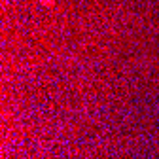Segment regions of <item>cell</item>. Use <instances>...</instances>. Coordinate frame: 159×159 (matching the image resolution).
<instances>
[{
    "label": "cell",
    "mask_w": 159,
    "mask_h": 159,
    "mask_svg": "<svg viewBox=\"0 0 159 159\" xmlns=\"http://www.w3.org/2000/svg\"><path fill=\"white\" fill-rule=\"evenodd\" d=\"M42 2H44V4H49V6H51V4H53V0H42Z\"/></svg>",
    "instance_id": "cell-1"
}]
</instances>
